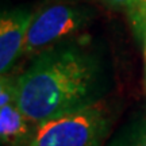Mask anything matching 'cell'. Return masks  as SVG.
Listing matches in <instances>:
<instances>
[{
    "label": "cell",
    "mask_w": 146,
    "mask_h": 146,
    "mask_svg": "<svg viewBox=\"0 0 146 146\" xmlns=\"http://www.w3.org/2000/svg\"><path fill=\"white\" fill-rule=\"evenodd\" d=\"M108 74L103 58L81 41H65L34 56L16 77V102L36 126L103 100Z\"/></svg>",
    "instance_id": "cell-1"
},
{
    "label": "cell",
    "mask_w": 146,
    "mask_h": 146,
    "mask_svg": "<svg viewBox=\"0 0 146 146\" xmlns=\"http://www.w3.org/2000/svg\"><path fill=\"white\" fill-rule=\"evenodd\" d=\"M112 125V112L102 100L36 126L27 146H102Z\"/></svg>",
    "instance_id": "cell-2"
},
{
    "label": "cell",
    "mask_w": 146,
    "mask_h": 146,
    "mask_svg": "<svg viewBox=\"0 0 146 146\" xmlns=\"http://www.w3.org/2000/svg\"><path fill=\"white\" fill-rule=\"evenodd\" d=\"M92 12L77 4H52L34 14L23 47V56L34 57L42 50L69 41L89 25Z\"/></svg>",
    "instance_id": "cell-3"
},
{
    "label": "cell",
    "mask_w": 146,
    "mask_h": 146,
    "mask_svg": "<svg viewBox=\"0 0 146 146\" xmlns=\"http://www.w3.org/2000/svg\"><path fill=\"white\" fill-rule=\"evenodd\" d=\"M34 18L29 7H15L1 11L0 16V73L8 74L18 58L23 56L27 33Z\"/></svg>",
    "instance_id": "cell-4"
},
{
    "label": "cell",
    "mask_w": 146,
    "mask_h": 146,
    "mask_svg": "<svg viewBox=\"0 0 146 146\" xmlns=\"http://www.w3.org/2000/svg\"><path fill=\"white\" fill-rule=\"evenodd\" d=\"M35 131L36 125L25 115L16 100L0 106V138L4 146H27Z\"/></svg>",
    "instance_id": "cell-5"
},
{
    "label": "cell",
    "mask_w": 146,
    "mask_h": 146,
    "mask_svg": "<svg viewBox=\"0 0 146 146\" xmlns=\"http://www.w3.org/2000/svg\"><path fill=\"white\" fill-rule=\"evenodd\" d=\"M108 146H146V111L129 122Z\"/></svg>",
    "instance_id": "cell-6"
},
{
    "label": "cell",
    "mask_w": 146,
    "mask_h": 146,
    "mask_svg": "<svg viewBox=\"0 0 146 146\" xmlns=\"http://www.w3.org/2000/svg\"><path fill=\"white\" fill-rule=\"evenodd\" d=\"M133 25L138 34H145L146 31V0H135V4L129 14Z\"/></svg>",
    "instance_id": "cell-7"
},
{
    "label": "cell",
    "mask_w": 146,
    "mask_h": 146,
    "mask_svg": "<svg viewBox=\"0 0 146 146\" xmlns=\"http://www.w3.org/2000/svg\"><path fill=\"white\" fill-rule=\"evenodd\" d=\"M107 4L111 7H116V8H126L127 12L130 14L133 7L135 4V0H104Z\"/></svg>",
    "instance_id": "cell-8"
},
{
    "label": "cell",
    "mask_w": 146,
    "mask_h": 146,
    "mask_svg": "<svg viewBox=\"0 0 146 146\" xmlns=\"http://www.w3.org/2000/svg\"><path fill=\"white\" fill-rule=\"evenodd\" d=\"M145 52H143V54H145V62H146V31H145Z\"/></svg>",
    "instance_id": "cell-9"
}]
</instances>
